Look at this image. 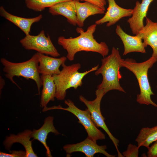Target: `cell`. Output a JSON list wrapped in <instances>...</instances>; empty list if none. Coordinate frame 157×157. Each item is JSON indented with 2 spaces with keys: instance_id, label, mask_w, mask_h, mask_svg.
Returning <instances> with one entry per match:
<instances>
[{
  "instance_id": "obj_27",
  "label": "cell",
  "mask_w": 157,
  "mask_h": 157,
  "mask_svg": "<svg viewBox=\"0 0 157 157\" xmlns=\"http://www.w3.org/2000/svg\"><path fill=\"white\" fill-rule=\"evenodd\" d=\"M0 90L1 91V90L3 88V86L5 84V81L3 79L2 77L0 76Z\"/></svg>"
},
{
  "instance_id": "obj_7",
  "label": "cell",
  "mask_w": 157,
  "mask_h": 157,
  "mask_svg": "<svg viewBox=\"0 0 157 157\" xmlns=\"http://www.w3.org/2000/svg\"><path fill=\"white\" fill-rule=\"evenodd\" d=\"M95 94L96 97L92 101H89L82 95L80 96L79 99L87 107L90 114L92 119L96 126L97 128H101L107 133L115 147L118 156L123 157L122 154L118 148L119 141L113 135L108 129L105 122V118L101 112L100 104L102 98L105 94L104 92L102 89H97L96 90Z\"/></svg>"
},
{
  "instance_id": "obj_13",
  "label": "cell",
  "mask_w": 157,
  "mask_h": 157,
  "mask_svg": "<svg viewBox=\"0 0 157 157\" xmlns=\"http://www.w3.org/2000/svg\"><path fill=\"white\" fill-rule=\"evenodd\" d=\"M39 62L38 69L40 74L53 76L59 74L60 66L65 63L67 58L62 56L60 58L50 57L37 52Z\"/></svg>"
},
{
  "instance_id": "obj_1",
  "label": "cell",
  "mask_w": 157,
  "mask_h": 157,
  "mask_svg": "<svg viewBox=\"0 0 157 157\" xmlns=\"http://www.w3.org/2000/svg\"><path fill=\"white\" fill-rule=\"evenodd\" d=\"M97 25H91L86 31L82 27L77 28L76 31L79 35L75 38H66L63 36L58 38V43L67 51L66 57L69 60H73L76 54L82 51L97 53L103 58L108 55L109 49L106 44L104 42L99 43L94 38Z\"/></svg>"
},
{
  "instance_id": "obj_10",
  "label": "cell",
  "mask_w": 157,
  "mask_h": 157,
  "mask_svg": "<svg viewBox=\"0 0 157 157\" xmlns=\"http://www.w3.org/2000/svg\"><path fill=\"white\" fill-rule=\"evenodd\" d=\"M108 3L107 11L101 19L96 21L97 25H101L107 22L106 26L114 25L122 18L131 17L133 9H126L118 5L115 0H106Z\"/></svg>"
},
{
  "instance_id": "obj_19",
  "label": "cell",
  "mask_w": 157,
  "mask_h": 157,
  "mask_svg": "<svg viewBox=\"0 0 157 157\" xmlns=\"http://www.w3.org/2000/svg\"><path fill=\"white\" fill-rule=\"evenodd\" d=\"M76 6L77 25L79 27L84 26V22L90 16L96 14H103L105 11L99 7L89 2L81 3L74 1Z\"/></svg>"
},
{
  "instance_id": "obj_24",
  "label": "cell",
  "mask_w": 157,
  "mask_h": 157,
  "mask_svg": "<svg viewBox=\"0 0 157 157\" xmlns=\"http://www.w3.org/2000/svg\"><path fill=\"white\" fill-rule=\"evenodd\" d=\"M25 151H12L10 153H7L2 152H0V157H25Z\"/></svg>"
},
{
  "instance_id": "obj_6",
  "label": "cell",
  "mask_w": 157,
  "mask_h": 157,
  "mask_svg": "<svg viewBox=\"0 0 157 157\" xmlns=\"http://www.w3.org/2000/svg\"><path fill=\"white\" fill-rule=\"evenodd\" d=\"M64 102L67 106L66 108H63L60 105L50 107H46L43 108L42 111L45 112L51 110L60 109L70 112L78 118L79 120L78 122L83 126L88 133V137L95 142L97 140L105 139L104 134L98 129L92 121L88 108L85 110L78 108L69 99L65 100Z\"/></svg>"
},
{
  "instance_id": "obj_17",
  "label": "cell",
  "mask_w": 157,
  "mask_h": 157,
  "mask_svg": "<svg viewBox=\"0 0 157 157\" xmlns=\"http://www.w3.org/2000/svg\"><path fill=\"white\" fill-rule=\"evenodd\" d=\"M49 12L53 16L62 15L70 24L77 25L76 8L74 0L59 3L49 8Z\"/></svg>"
},
{
  "instance_id": "obj_21",
  "label": "cell",
  "mask_w": 157,
  "mask_h": 157,
  "mask_svg": "<svg viewBox=\"0 0 157 157\" xmlns=\"http://www.w3.org/2000/svg\"><path fill=\"white\" fill-rule=\"evenodd\" d=\"M157 140V126L142 128L135 140L139 148L144 146L147 149L151 144Z\"/></svg>"
},
{
  "instance_id": "obj_26",
  "label": "cell",
  "mask_w": 157,
  "mask_h": 157,
  "mask_svg": "<svg viewBox=\"0 0 157 157\" xmlns=\"http://www.w3.org/2000/svg\"><path fill=\"white\" fill-rule=\"evenodd\" d=\"M147 156L157 157V140L148 149Z\"/></svg>"
},
{
  "instance_id": "obj_15",
  "label": "cell",
  "mask_w": 157,
  "mask_h": 157,
  "mask_svg": "<svg viewBox=\"0 0 157 157\" xmlns=\"http://www.w3.org/2000/svg\"><path fill=\"white\" fill-rule=\"evenodd\" d=\"M146 18V24L138 34L141 37L145 47L149 45L152 48L151 57L157 60V22Z\"/></svg>"
},
{
  "instance_id": "obj_22",
  "label": "cell",
  "mask_w": 157,
  "mask_h": 157,
  "mask_svg": "<svg viewBox=\"0 0 157 157\" xmlns=\"http://www.w3.org/2000/svg\"><path fill=\"white\" fill-rule=\"evenodd\" d=\"M70 0H24L27 8L36 12H41L59 3Z\"/></svg>"
},
{
  "instance_id": "obj_20",
  "label": "cell",
  "mask_w": 157,
  "mask_h": 157,
  "mask_svg": "<svg viewBox=\"0 0 157 157\" xmlns=\"http://www.w3.org/2000/svg\"><path fill=\"white\" fill-rule=\"evenodd\" d=\"M42 89L40 98V106L44 108L50 101H54L55 98L56 87L53 76L41 75Z\"/></svg>"
},
{
  "instance_id": "obj_25",
  "label": "cell",
  "mask_w": 157,
  "mask_h": 157,
  "mask_svg": "<svg viewBox=\"0 0 157 157\" xmlns=\"http://www.w3.org/2000/svg\"><path fill=\"white\" fill-rule=\"evenodd\" d=\"M77 1H84L95 5L105 11V6L106 4V0H74Z\"/></svg>"
},
{
  "instance_id": "obj_28",
  "label": "cell",
  "mask_w": 157,
  "mask_h": 157,
  "mask_svg": "<svg viewBox=\"0 0 157 157\" xmlns=\"http://www.w3.org/2000/svg\"></svg>"
},
{
  "instance_id": "obj_3",
  "label": "cell",
  "mask_w": 157,
  "mask_h": 157,
  "mask_svg": "<svg viewBox=\"0 0 157 157\" xmlns=\"http://www.w3.org/2000/svg\"><path fill=\"white\" fill-rule=\"evenodd\" d=\"M157 60L151 57L147 60L137 63L131 58L122 59L121 67H125L131 72L135 76L139 84L140 93L137 96L136 101L140 104L151 105L157 107V105L151 100V96L154 94L149 82L148 72Z\"/></svg>"
},
{
  "instance_id": "obj_16",
  "label": "cell",
  "mask_w": 157,
  "mask_h": 157,
  "mask_svg": "<svg viewBox=\"0 0 157 157\" xmlns=\"http://www.w3.org/2000/svg\"><path fill=\"white\" fill-rule=\"evenodd\" d=\"M53 117L48 116L46 117L42 126L38 129H33L31 135V138L33 140H37L44 146L46 150L47 156L52 157L49 148L47 144L46 140L49 133L51 132L56 135L60 134L55 129L53 124Z\"/></svg>"
},
{
  "instance_id": "obj_4",
  "label": "cell",
  "mask_w": 157,
  "mask_h": 157,
  "mask_svg": "<svg viewBox=\"0 0 157 157\" xmlns=\"http://www.w3.org/2000/svg\"><path fill=\"white\" fill-rule=\"evenodd\" d=\"M0 61L3 66V70L5 73V77L13 83L20 88L13 80L15 76H22L26 79H32L35 82L37 87L38 94H40V89L42 84L39 71V62L37 53L29 60L22 62H12L4 58H1Z\"/></svg>"
},
{
  "instance_id": "obj_11",
  "label": "cell",
  "mask_w": 157,
  "mask_h": 157,
  "mask_svg": "<svg viewBox=\"0 0 157 157\" xmlns=\"http://www.w3.org/2000/svg\"><path fill=\"white\" fill-rule=\"evenodd\" d=\"M154 0H142L141 3L138 1L136 2L133 9L132 17L127 21L133 34H138L144 27L143 20L147 17L149 5Z\"/></svg>"
},
{
  "instance_id": "obj_9",
  "label": "cell",
  "mask_w": 157,
  "mask_h": 157,
  "mask_svg": "<svg viewBox=\"0 0 157 157\" xmlns=\"http://www.w3.org/2000/svg\"><path fill=\"white\" fill-rule=\"evenodd\" d=\"M67 155L76 152L84 153L87 157H93L96 154H102L107 157H115V155H111L106 150V145L99 146L96 142L87 137L83 141L76 144H67L63 147Z\"/></svg>"
},
{
  "instance_id": "obj_18",
  "label": "cell",
  "mask_w": 157,
  "mask_h": 157,
  "mask_svg": "<svg viewBox=\"0 0 157 157\" xmlns=\"http://www.w3.org/2000/svg\"><path fill=\"white\" fill-rule=\"evenodd\" d=\"M0 15L19 28L26 35L29 34L32 24L35 23L39 22L42 18L41 14L30 18L17 16L8 12L2 6L0 7Z\"/></svg>"
},
{
  "instance_id": "obj_14",
  "label": "cell",
  "mask_w": 157,
  "mask_h": 157,
  "mask_svg": "<svg viewBox=\"0 0 157 157\" xmlns=\"http://www.w3.org/2000/svg\"><path fill=\"white\" fill-rule=\"evenodd\" d=\"M32 131L26 129L17 135L11 134L6 137L3 142L5 149L9 150L14 143H19L22 144L25 149V157H37L32 147V141L30 140Z\"/></svg>"
},
{
  "instance_id": "obj_23",
  "label": "cell",
  "mask_w": 157,
  "mask_h": 157,
  "mask_svg": "<svg viewBox=\"0 0 157 157\" xmlns=\"http://www.w3.org/2000/svg\"><path fill=\"white\" fill-rule=\"evenodd\" d=\"M139 148L138 146L129 144L128 145L126 150L123 152L122 154L123 157H138Z\"/></svg>"
},
{
  "instance_id": "obj_2",
  "label": "cell",
  "mask_w": 157,
  "mask_h": 157,
  "mask_svg": "<svg viewBox=\"0 0 157 157\" xmlns=\"http://www.w3.org/2000/svg\"><path fill=\"white\" fill-rule=\"evenodd\" d=\"M122 59L119 50L113 47L110 54L101 59V66L95 71V75L101 74L103 78L97 89L103 90L105 94L113 90L126 92L119 82L121 77L119 69L122 67Z\"/></svg>"
},
{
  "instance_id": "obj_5",
  "label": "cell",
  "mask_w": 157,
  "mask_h": 157,
  "mask_svg": "<svg viewBox=\"0 0 157 157\" xmlns=\"http://www.w3.org/2000/svg\"><path fill=\"white\" fill-rule=\"evenodd\" d=\"M61 66L63 68L60 73L53 75L56 87L55 98L59 100L65 99L68 89L72 88L76 89L81 86L84 77L88 73L96 70L99 65H98L82 72L78 71L81 68V65L79 63L69 65L64 63Z\"/></svg>"
},
{
  "instance_id": "obj_12",
  "label": "cell",
  "mask_w": 157,
  "mask_h": 157,
  "mask_svg": "<svg viewBox=\"0 0 157 157\" xmlns=\"http://www.w3.org/2000/svg\"><path fill=\"white\" fill-rule=\"evenodd\" d=\"M115 32L123 43L124 50L123 56L133 52L146 53V48L141 37L138 34L133 36L129 35L122 30L119 25L116 26Z\"/></svg>"
},
{
  "instance_id": "obj_8",
  "label": "cell",
  "mask_w": 157,
  "mask_h": 157,
  "mask_svg": "<svg viewBox=\"0 0 157 157\" xmlns=\"http://www.w3.org/2000/svg\"><path fill=\"white\" fill-rule=\"evenodd\" d=\"M20 42L26 50H35L40 53L54 57L60 55L52 43L50 36L48 34L46 35L43 30L36 35L30 34L26 35L20 40Z\"/></svg>"
}]
</instances>
